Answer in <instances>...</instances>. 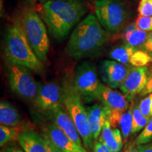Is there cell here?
<instances>
[{
    "instance_id": "52a82bcc",
    "label": "cell",
    "mask_w": 152,
    "mask_h": 152,
    "mask_svg": "<svg viewBox=\"0 0 152 152\" xmlns=\"http://www.w3.org/2000/svg\"><path fill=\"white\" fill-rule=\"evenodd\" d=\"M7 71L11 90L19 97L33 102L39 90V83L30 74L29 69L7 61Z\"/></svg>"
},
{
    "instance_id": "1f68e13d",
    "label": "cell",
    "mask_w": 152,
    "mask_h": 152,
    "mask_svg": "<svg viewBox=\"0 0 152 152\" xmlns=\"http://www.w3.org/2000/svg\"><path fill=\"white\" fill-rule=\"evenodd\" d=\"M93 152H111V151L105 144L98 140L94 142Z\"/></svg>"
},
{
    "instance_id": "2e32d148",
    "label": "cell",
    "mask_w": 152,
    "mask_h": 152,
    "mask_svg": "<svg viewBox=\"0 0 152 152\" xmlns=\"http://www.w3.org/2000/svg\"><path fill=\"white\" fill-rule=\"evenodd\" d=\"M17 140L25 152H47L42 135L33 130L20 132Z\"/></svg>"
},
{
    "instance_id": "8fae6325",
    "label": "cell",
    "mask_w": 152,
    "mask_h": 152,
    "mask_svg": "<svg viewBox=\"0 0 152 152\" xmlns=\"http://www.w3.org/2000/svg\"><path fill=\"white\" fill-rule=\"evenodd\" d=\"M147 66H131L128 75L120 87L122 93L129 102L132 101L136 95L142 92L147 82Z\"/></svg>"
},
{
    "instance_id": "5bb4252c",
    "label": "cell",
    "mask_w": 152,
    "mask_h": 152,
    "mask_svg": "<svg viewBox=\"0 0 152 152\" xmlns=\"http://www.w3.org/2000/svg\"><path fill=\"white\" fill-rule=\"evenodd\" d=\"M45 134L57 147L64 152H89L84 147L77 146L55 123L47 125Z\"/></svg>"
},
{
    "instance_id": "d4e9b609",
    "label": "cell",
    "mask_w": 152,
    "mask_h": 152,
    "mask_svg": "<svg viewBox=\"0 0 152 152\" xmlns=\"http://www.w3.org/2000/svg\"><path fill=\"white\" fill-rule=\"evenodd\" d=\"M152 141V118L149 120V123L144 127L143 130L136 138L135 144L137 145H142L149 143Z\"/></svg>"
},
{
    "instance_id": "7a4b0ae2",
    "label": "cell",
    "mask_w": 152,
    "mask_h": 152,
    "mask_svg": "<svg viewBox=\"0 0 152 152\" xmlns=\"http://www.w3.org/2000/svg\"><path fill=\"white\" fill-rule=\"evenodd\" d=\"M109 35L96 16L90 14L74 29L67 44L66 52L75 59L90 56L105 45Z\"/></svg>"
},
{
    "instance_id": "f1b7e54d",
    "label": "cell",
    "mask_w": 152,
    "mask_h": 152,
    "mask_svg": "<svg viewBox=\"0 0 152 152\" xmlns=\"http://www.w3.org/2000/svg\"><path fill=\"white\" fill-rule=\"evenodd\" d=\"M150 94H152V67L151 68H149L147 84L144 87V90L142 91V92L140 94L141 96H144Z\"/></svg>"
},
{
    "instance_id": "7402d4cb",
    "label": "cell",
    "mask_w": 152,
    "mask_h": 152,
    "mask_svg": "<svg viewBox=\"0 0 152 152\" xmlns=\"http://www.w3.org/2000/svg\"><path fill=\"white\" fill-rule=\"evenodd\" d=\"M149 120L142 113L138 103L132 105V127L131 134H136L144 128L149 123Z\"/></svg>"
},
{
    "instance_id": "ac0fdd59",
    "label": "cell",
    "mask_w": 152,
    "mask_h": 152,
    "mask_svg": "<svg viewBox=\"0 0 152 152\" xmlns=\"http://www.w3.org/2000/svg\"><path fill=\"white\" fill-rule=\"evenodd\" d=\"M148 32L137 28L135 22L128 25L125 28L123 33V39L125 45L141 49L147 40Z\"/></svg>"
},
{
    "instance_id": "6da1fadb",
    "label": "cell",
    "mask_w": 152,
    "mask_h": 152,
    "mask_svg": "<svg viewBox=\"0 0 152 152\" xmlns=\"http://www.w3.org/2000/svg\"><path fill=\"white\" fill-rule=\"evenodd\" d=\"M87 5L82 0H49L39 4L36 11L58 40L65 38L86 14Z\"/></svg>"
},
{
    "instance_id": "ffe728a7",
    "label": "cell",
    "mask_w": 152,
    "mask_h": 152,
    "mask_svg": "<svg viewBox=\"0 0 152 152\" xmlns=\"http://www.w3.org/2000/svg\"><path fill=\"white\" fill-rule=\"evenodd\" d=\"M137 50L138 49L124 44L123 45L114 47L110 52L109 56L111 59L125 65H128L130 64L131 57Z\"/></svg>"
},
{
    "instance_id": "30bf717a",
    "label": "cell",
    "mask_w": 152,
    "mask_h": 152,
    "mask_svg": "<svg viewBox=\"0 0 152 152\" xmlns=\"http://www.w3.org/2000/svg\"><path fill=\"white\" fill-rule=\"evenodd\" d=\"M33 103L36 109L48 114L58 106H64L62 86L56 83L39 84V90Z\"/></svg>"
},
{
    "instance_id": "d6986e66",
    "label": "cell",
    "mask_w": 152,
    "mask_h": 152,
    "mask_svg": "<svg viewBox=\"0 0 152 152\" xmlns=\"http://www.w3.org/2000/svg\"><path fill=\"white\" fill-rule=\"evenodd\" d=\"M20 115L16 108L8 102L0 103V123L9 127H17L20 124Z\"/></svg>"
},
{
    "instance_id": "4fadbf2b",
    "label": "cell",
    "mask_w": 152,
    "mask_h": 152,
    "mask_svg": "<svg viewBox=\"0 0 152 152\" xmlns=\"http://www.w3.org/2000/svg\"><path fill=\"white\" fill-rule=\"evenodd\" d=\"M64 106H58L49 113L52 119L57 126L59 127L61 130L71 138L77 146L84 147L83 146V142L81 140L78 131L76 128L73 121L70 118Z\"/></svg>"
},
{
    "instance_id": "83f0119b",
    "label": "cell",
    "mask_w": 152,
    "mask_h": 152,
    "mask_svg": "<svg viewBox=\"0 0 152 152\" xmlns=\"http://www.w3.org/2000/svg\"><path fill=\"white\" fill-rule=\"evenodd\" d=\"M138 13L139 16H152V0H140Z\"/></svg>"
},
{
    "instance_id": "d590c367",
    "label": "cell",
    "mask_w": 152,
    "mask_h": 152,
    "mask_svg": "<svg viewBox=\"0 0 152 152\" xmlns=\"http://www.w3.org/2000/svg\"><path fill=\"white\" fill-rule=\"evenodd\" d=\"M30 1H31V2H33V3H35V4H39L46 2V1H49V0H30Z\"/></svg>"
},
{
    "instance_id": "ba28073f",
    "label": "cell",
    "mask_w": 152,
    "mask_h": 152,
    "mask_svg": "<svg viewBox=\"0 0 152 152\" xmlns=\"http://www.w3.org/2000/svg\"><path fill=\"white\" fill-rule=\"evenodd\" d=\"M73 81L76 89L86 103L96 100L102 83L94 64L85 61L80 64L75 70Z\"/></svg>"
},
{
    "instance_id": "4dcf8cb0",
    "label": "cell",
    "mask_w": 152,
    "mask_h": 152,
    "mask_svg": "<svg viewBox=\"0 0 152 152\" xmlns=\"http://www.w3.org/2000/svg\"><path fill=\"white\" fill-rule=\"evenodd\" d=\"M140 50L145 52L152 58V31L149 33L147 40L144 42L143 46H142V49Z\"/></svg>"
},
{
    "instance_id": "cb8c5ba5",
    "label": "cell",
    "mask_w": 152,
    "mask_h": 152,
    "mask_svg": "<svg viewBox=\"0 0 152 152\" xmlns=\"http://www.w3.org/2000/svg\"><path fill=\"white\" fill-rule=\"evenodd\" d=\"M151 57L144 51L138 49L133 54L130 61V64L132 66H145L150 62Z\"/></svg>"
},
{
    "instance_id": "4316f807",
    "label": "cell",
    "mask_w": 152,
    "mask_h": 152,
    "mask_svg": "<svg viewBox=\"0 0 152 152\" xmlns=\"http://www.w3.org/2000/svg\"><path fill=\"white\" fill-rule=\"evenodd\" d=\"M152 100V94H148L146 97L140 101L139 103V107H140V111L144 116L151 119V103Z\"/></svg>"
},
{
    "instance_id": "9a60e30c",
    "label": "cell",
    "mask_w": 152,
    "mask_h": 152,
    "mask_svg": "<svg viewBox=\"0 0 152 152\" xmlns=\"http://www.w3.org/2000/svg\"><path fill=\"white\" fill-rule=\"evenodd\" d=\"M91 132L94 142L97 141L108 120L109 110L102 104H94L86 108Z\"/></svg>"
},
{
    "instance_id": "836d02e7",
    "label": "cell",
    "mask_w": 152,
    "mask_h": 152,
    "mask_svg": "<svg viewBox=\"0 0 152 152\" xmlns=\"http://www.w3.org/2000/svg\"><path fill=\"white\" fill-rule=\"evenodd\" d=\"M1 152H25L23 149L17 147V146H7L3 149H1Z\"/></svg>"
},
{
    "instance_id": "3957f363",
    "label": "cell",
    "mask_w": 152,
    "mask_h": 152,
    "mask_svg": "<svg viewBox=\"0 0 152 152\" xmlns=\"http://www.w3.org/2000/svg\"><path fill=\"white\" fill-rule=\"evenodd\" d=\"M63 104L78 131L85 147L88 150L94 149V140L91 132L86 108L83 97L78 92L73 81V77L68 75L62 83Z\"/></svg>"
},
{
    "instance_id": "e0dca14e",
    "label": "cell",
    "mask_w": 152,
    "mask_h": 152,
    "mask_svg": "<svg viewBox=\"0 0 152 152\" xmlns=\"http://www.w3.org/2000/svg\"><path fill=\"white\" fill-rule=\"evenodd\" d=\"M99 140L107 146L111 152H121L123 146L122 133L118 128H113L109 121H106Z\"/></svg>"
},
{
    "instance_id": "8992f818",
    "label": "cell",
    "mask_w": 152,
    "mask_h": 152,
    "mask_svg": "<svg viewBox=\"0 0 152 152\" xmlns=\"http://www.w3.org/2000/svg\"><path fill=\"white\" fill-rule=\"evenodd\" d=\"M20 21L30 46L38 58L45 62L49 49V39L45 22L33 9H26Z\"/></svg>"
},
{
    "instance_id": "e575fe53",
    "label": "cell",
    "mask_w": 152,
    "mask_h": 152,
    "mask_svg": "<svg viewBox=\"0 0 152 152\" xmlns=\"http://www.w3.org/2000/svg\"><path fill=\"white\" fill-rule=\"evenodd\" d=\"M124 152H140L138 149L137 145L135 144V142L134 143H131L127 144L125 149L124 150Z\"/></svg>"
},
{
    "instance_id": "5b68a950",
    "label": "cell",
    "mask_w": 152,
    "mask_h": 152,
    "mask_svg": "<svg viewBox=\"0 0 152 152\" xmlns=\"http://www.w3.org/2000/svg\"><path fill=\"white\" fill-rule=\"evenodd\" d=\"M95 14L109 35H117L126 27L130 11L123 0H96Z\"/></svg>"
},
{
    "instance_id": "9c48e42d",
    "label": "cell",
    "mask_w": 152,
    "mask_h": 152,
    "mask_svg": "<svg viewBox=\"0 0 152 152\" xmlns=\"http://www.w3.org/2000/svg\"><path fill=\"white\" fill-rule=\"evenodd\" d=\"M96 100L109 110L108 121L113 128H117L121 115L128 110L129 101L125 95L102 83Z\"/></svg>"
},
{
    "instance_id": "d6a6232c",
    "label": "cell",
    "mask_w": 152,
    "mask_h": 152,
    "mask_svg": "<svg viewBox=\"0 0 152 152\" xmlns=\"http://www.w3.org/2000/svg\"><path fill=\"white\" fill-rule=\"evenodd\" d=\"M140 152H152V142L137 146Z\"/></svg>"
},
{
    "instance_id": "603a6c76",
    "label": "cell",
    "mask_w": 152,
    "mask_h": 152,
    "mask_svg": "<svg viewBox=\"0 0 152 152\" xmlns=\"http://www.w3.org/2000/svg\"><path fill=\"white\" fill-rule=\"evenodd\" d=\"M20 133L19 129L16 127H9L1 125L0 126V146L4 147L7 144L14 141L18 138Z\"/></svg>"
},
{
    "instance_id": "484cf974",
    "label": "cell",
    "mask_w": 152,
    "mask_h": 152,
    "mask_svg": "<svg viewBox=\"0 0 152 152\" xmlns=\"http://www.w3.org/2000/svg\"><path fill=\"white\" fill-rule=\"evenodd\" d=\"M136 27L138 29L146 32L152 31V16H139L135 21Z\"/></svg>"
},
{
    "instance_id": "277c9868",
    "label": "cell",
    "mask_w": 152,
    "mask_h": 152,
    "mask_svg": "<svg viewBox=\"0 0 152 152\" xmlns=\"http://www.w3.org/2000/svg\"><path fill=\"white\" fill-rule=\"evenodd\" d=\"M5 53L9 61L25 66L35 73L42 71L43 62L30 46L20 21L17 20L7 30Z\"/></svg>"
},
{
    "instance_id": "8d00e7d4",
    "label": "cell",
    "mask_w": 152,
    "mask_h": 152,
    "mask_svg": "<svg viewBox=\"0 0 152 152\" xmlns=\"http://www.w3.org/2000/svg\"><path fill=\"white\" fill-rule=\"evenodd\" d=\"M151 115L152 117V100H151Z\"/></svg>"
},
{
    "instance_id": "7c38bea8",
    "label": "cell",
    "mask_w": 152,
    "mask_h": 152,
    "mask_svg": "<svg viewBox=\"0 0 152 152\" xmlns=\"http://www.w3.org/2000/svg\"><path fill=\"white\" fill-rule=\"evenodd\" d=\"M131 66L114 60H104L101 63L100 75L102 80L113 89L120 88L128 75Z\"/></svg>"
},
{
    "instance_id": "f546056e",
    "label": "cell",
    "mask_w": 152,
    "mask_h": 152,
    "mask_svg": "<svg viewBox=\"0 0 152 152\" xmlns=\"http://www.w3.org/2000/svg\"><path fill=\"white\" fill-rule=\"evenodd\" d=\"M42 135L47 152H64L62 150H61L59 148L57 147L51 141L50 139L48 137V136H47L45 133H44Z\"/></svg>"
},
{
    "instance_id": "44dd1931",
    "label": "cell",
    "mask_w": 152,
    "mask_h": 152,
    "mask_svg": "<svg viewBox=\"0 0 152 152\" xmlns=\"http://www.w3.org/2000/svg\"><path fill=\"white\" fill-rule=\"evenodd\" d=\"M118 125L122 133L123 141L127 142L131 134L132 127V105L124 112L119 119Z\"/></svg>"
}]
</instances>
